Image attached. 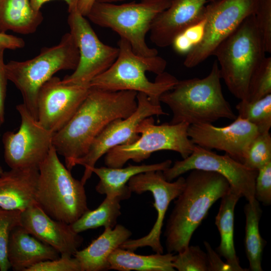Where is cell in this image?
<instances>
[{"label":"cell","mask_w":271,"mask_h":271,"mask_svg":"<svg viewBox=\"0 0 271 271\" xmlns=\"http://www.w3.org/2000/svg\"><path fill=\"white\" fill-rule=\"evenodd\" d=\"M138 92L111 91L91 87L67 123L54 133L52 146L70 171L83 157L96 137L111 121L125 118L136 110Z\"/></svg>","instance_id":"cell-1"},{"label":"cell","mask_w":271,"mask_h":271,"mask_svg":"<svg viewBox=\"0 0 271 271\" xmlns=\"http://www.w3.org/2000/svg\"><path fill=\"white\" fill-rule=\"evenodd\" d=\"M189 172L167 222L164 236L169 253H179L186 249L211 207L230 188L227 180L216 172L201 170Z\"/></svg>","instance_id":"cell-2"},{"label":"cell","mask_w":271,"mask_h":271,"mask_svg":"<svg viewBox=\"0 0 271 271\" xmlns=\"http://www.w3.org/2000/svg\"><path fill=\"white\" fill-rule=\"evenodd\" d=\"M118 54L113 64L89 83L91 87L117 91L142 92L155 104L160 98L171 90L178 80L165 70L167 61L158 55L144 56L136 54L130 44L120 38Z\"/></svg>","instance_id":"cell-3"},{"label":"cell","mask_w":271,"mask_h":271,"mask_svg":"<svg viewBox=\"0 0 271 271\" xmlns=\"http://www.w3.org/2000/svg\"><path fill=\"white\" fill-rule=\"evenodd\" d=\"M221 79L215 60L207 76L178 80L160 98V102L168 106L173 113L169 123L191 125L212 123L220 118L235 119L237 116L223 95Z\"/></svg>","instance_id":"cell-4"},{"label":"cell","mask_w":271,"mask_h":271,"mask_svg":"<svg viewBox=\"0 0 271 271\" xmlns=\"http://www.w3.org/2000/svg\"><path fill=\"white\" fill-rule=\"evenodd\" d=\"M265 48L254 14L215 49L221 78L236 98L247 100L250 78L264 58Z\"/></svg>","instance_id":"cell-5"},{"label":"cell","mask_w":271,"mask_h":271,"mask_svg":"<svg viewBox=\"0 0 271 271\" xmlns=\"http://www.w3.org/2000/svg\"><path fill=\"white\" fill-rule=\"evenodd\" d=\"M52 146L39 168L35 201L51 218L71 224L88 210L84 185L60 161Z\"/></svg>","instance_id":"cell-6"},{"label":"cell","mask_w":271,"mask_h":271,"mask_svg":"<svg viewBox=\"0 0 271 271\" xmlns=\"http://www.w3.org/2000/svg\"><path fill=\"white\" fill-rule=\"evenodd\" d=\"M79 60L77 46L70 33L56 45L43 48L39 55L24 61L6 63L8 80L20 91L23 104L37 119V101L41 86L61 70H74Z\"/></svg>","instance_id":"cell-7"},{"label":"cell","mask_w":271,"mask_h":271,"mask_svg":"<svg viewBox=\"0 0 271 271\" xmlns=\"http://www.w3.org/2000/svg\"><path fill=\"white\" fill-rule=\"evenodd\" d=\"M171 0H142L120 5L96 1L86 17L93 23L111 29L126 40L133 51L144 56H154L157 50L147 44L146 36L155 18Z\"/></svg>","instance_id":"cell-8"},{"label":"cell","mask_w":271,"mask_h":271,"mask_svg":"<svg viewBox=\"0 0 271 271\" xmlns=\"http://www.w3.org/2000/svg\"><path fill=\"white\" fill-rule=\"evenodd\" d=\"M189 125L185 122L156 125L152 116L147 117L137 128L139 138L132 143L110 150L105 155L104 163L109 167H122L129 160L140 163L162 150L177 152L185 159L192 153L195 146L188 135Z\"/></svg>","instance_id":"cell-9"},{"label":"cell","mask_w":271,"mask_h":271,"mask_svg":"<svg viewBox=\"0 0 271 271\" xmlns=\"http://www.w3.org/2000/svg\"><path fill=\"white\" fill-rule=\"evenodd\" d=\"M257 0H210L205 5V32L201 43L186 55L184 66L198 65L212 56L217 46L247 17L254 14Z\"/></svg>","instance_id":"cell-10"},{"label":"cell","mask_w":271,"mask_h":271,"mask_svg":"<svg viewBox=\"0 0 271 271\" xmlns=\"http://www.w3.org/2000/svg\"><path fill=\"white\" fill-rule=\"evenodd\" d=\"M16 109L21 119L19 129L7 131L2 136L5 161L11 169L39 170L52 146L54 133L45 128L23 103Z\"/></svg>","instance_id":"cell-11"},{"label":"cell","mask_w":271,"mask_h":271,"mask_svg":"<svg viewBox=\"0 0 271 271\" xmlns=\"http://www.w3.org/2000/svg\"><path fill=\"white\" fill-rule=\"evenodd\" d=\"M67 23L79 50V60L73 72L62 81L68 84H89L113 64L118 48L102 43L78 9L69 12Z\"/></svg>","instance_id":"cell-12"},{"label":"cell","mask_w":271,"mask_h":271,"mask_svg":"<svg viewBox=\"0 0 271 271\" xmlns=\"http://www.w3.org/2000/svg\"><path fill=\"white\" fill-rule=\"evenodd\" d=\"M137 98L138 106L134 112L125 118H117L110 122L94 140L87 153L76 161V165L85 168L81 179L84 185L92 176V170L101 157L112 148L132 143L139 138L136 129L142 121L154 115H168L160 104L153 103L145 94L138 92Z\"/></svg>","instance_id":"cell-13"},{"label":"cell","mask_w":271,"mask_h":271,"mask_svg":"<svg viewBox=\"0 0 271 271\" xmlns=\"http://www.w3.org/2000/svg\"><path fill=\"white\" fill-rule=\"evenodd\" d=\"M192 170L216 172L228 181L230 188L239 192L248 202L254 198L255 180L257 171L250 169L227 154L218 155L211 150L195 145L192 153L163 171L165 178L172 181Z\"/></svg>","instance_id":"cell-14"},{"label":"cell","mask_w":271,"mask_h":271,"mask_svg":"<svg viewBox=\"0 0 271 271\" xmlns=\"http://www.w3.org/2000/svg\"><path fill=\"white\" fill-rule=\"evenodd\" d=\"M185 183V178L182 176L173 182L167 181L162 171H148L132 177L127 183L130 190L138 194L151 192L157 216L153 227L146 235L136 239H128L119 247L134 251L139 248L149 246L155 252L163 253L161 235L165 215L170 203L181 193Z\"/></svg>","instance_id":"cell-15"},{"label":"cell","mask_w":271,"mask_h":271,"mask_svg":"<svg viewBox=\"0 0 271 271\" xmlns=\"http://www.w3.org/2000/svg\"><path fill=\"white\" fill-rule=\"evenodd\" d=\"M89 84H68L53 76L40 87L37 96V119L47 129L55 133L76 112L87 95Z\"/></svg>","instance_id":"cell-16"},{"label":"cell","mask_w":271,"mask_h":271,"mask_svg":"<svg viewBox=\"0 0 271 271\" xmlns=\"http://www.w3.org/2000/svg\"><path fill=\"white\" fill-rule=\"evenodd\" d=\"M259 133L254 125L238 116L225 126L199 123L190 125L188 129V137L194 144L209 150L224 151L242 164L249 145Z\"/></svg>","instance_id":"cell-17"},{"label":"cell","mask_w":271,"mask_h":271,"mask_svg":"<svg viewBox=\"0 0 271 271\" xmlns=\"http://www.w3.org/2000/svg\"><path fill=\"white\" fill-rule=\"evenodd\" d=\"M20 225L60 255L73 256L83 242L70 224L51 218L36 204L21 211Z\"/></svg>","instance_id":"cell-18"},{"label":"cell","mask_w":271,"mask_h":271,"mask_svg":"<svg viewBox=\"0 0 271 271\" xmlns=\"http://www.w3.org/2000/svg\"><path fill=\"white\" fill-rule=\"evenodd\" d=\"M209 0H171L170 6L155 18L150 39L158 47L171 45L175 37L204 16Z\"/></svg>","instance_id":"cell-19"},{"label":"cell","mask_w":271,"mask_h":271,"mask_svg":"<svg viewBox=\"0 0 271 271\" xmlns=\"http://www.w3.org/2000/svg\"><path fill=\"white\" fill-rule=\"evenodd\" d=\"M7 253L14 271H27L37 263L60 256L56 249L29 234L20 225L10 233Z\"/></svg>","instance_id":"cell-20"},{"label":"cell","mask_w":271,"mask_h":271,"mask_svg":"<svg viewBox=\"0 0 271 271\" xmlns=\"http://www.w3.org/2000/svg\"><path fill=\"white\" fill-rule=\"evenodd\" d=\"M38 170L11 169L0 174V207L24 211L36 204Z\"/></svg>","instance_id":"cell-21"},{"label":"cell","mask_w":271,"mask_h":271,"mask_svg":"<svg viewBox=\"0 0 271 271\" xmlns=\"http://www.w3.org/2000/svg\"><path fill=\"white\" fill-rule=\"evenodd\" d=\"M131 235V232L121 224L104 228L98 237L85 248L77 250L73 256L80 262L82 271L108 270L109 256Z\"/></svg>","instance_id":"cell-22"},{"label":"cell","mask_w":271,"mask_h":271,"mask_svg":"<svg viewBox=\"0 0 271 271\" xmlns=\"http://www.w3.org/2000/svg\"><path fill=\"white\" fill-rule=\"evenodd\" d=\"M172 163L171 160H167L156 164L129 165L126 167H95L93 173L99 179L95 190L106 196L118 198L121 201L126 200L132 194L127 185L132 177L151 171H164L171 166Z\"/></svg>","instance_id":"cell-23"},{"label":"cell","mask_w":271,"mask_h":271,"mask_svg":"<svg viewBox=\"0 0 271 271\" xmlns=\"http://www.w3.org/2000/svg\"><path fill=\"white\" fill-rule=\"evenodd\" d=\"M242 195L230 188L221 198V202L215 223L219 231L220 242L216 252L223 257L235 271H246L239 264L234 243V209Z\"/></svg>","instance_id":"cell-24"},{"label":"cell","mask_w":271,"mask_h":271,"mask_svg":"<svg viewBox=\"0 0 271 271\" xmlns=\"http://www.w3.org/2000/svg\"><path fill=\"white\" fill-rule=\"evenodd\" d=\"M43 20L30 0H0V32L8 31L23 35L36 32Z\"/></svg>","instance_id":"cell-25"},{"label":"cell","mask_w":271,"mask_h":271,"mask_svg":"<svg viewBox=\"0 0 271 271\" xmlns=\"http://www.w3.org/2000/svg\"><path fill=\"white\" fill-rule=\"evenodd\" d=\"M173 253L140 255L118 247L108 258L109 268L118 271H174Z\"/></svg>","instance_id":"cell-26"},{"label":"cell","mask_w":271,"mask_h":271,"mask_svg":"<svg viewBox=\"0 0 271 271\" xmlns=\"http://www.w3.org/2000/svg\"><path fill=\"white\" fill-rule=\"evenodd\" d=\"M245 227L244 247L249 262V270L262 271V254L265 240L261 237L259 230V222L262 210L259 202L255 199L244 206Z\"/></svg>","instance_id":"cell-27"},{"label":"cell","mask_w":271,"mask_h":271,"mask_svg":"<svg viewBox=\"0 0 271 271\" xmlns=\"http://www.w3.org/2000/svg\"><path fill=\"white\" fill-rule=\"evenodd\" d=\"M120 201L118 198L106 196L97 208L92 210L89 209L71 224L72 229L80 233L101 226L113 228L121 215Z\"/></svg>","instance_id":"cell-28"},{"label":"cell","mask_w":271,"mask_h":271,"mask_svg":"<svg viewBox=\"0 0 271 271\" xmlns=\"http://www.w3.org/2000/svg\"><path fill=\"white\" fill-rule=\"evenodd\" d=\"M235 108L238 115L254 125L259 133L269 132L271 127V94L253 101L240 100Z\"/></svg>","instance_id":"cell-29"},{"label":"cell","mask_w":271,"mask_h":271,"mask_svg":"<svg viewBox=\"0 0 271 271\" xmlns=\"http://www.w3.org/2000/svg\"><path fill=\"white\" fill-rule=\"evenodd\" d=\"M271 162V136L269 132L259 133L249 145L243 164L258 171Z\"/></svg>","instance_id":"cell-30"},{"label":"cell","mask_w":271,"mask_h":271,"mask_svg":"<svg viewBox=\"0 0 271 271\" xmlns=\"http://www.w3.org/2000/svg\"><path fill=\"white\" fill-rule=\"evenodd\" d=\"M21 211L0 207V271L11 268L8 258V245L13 229L20 225Z\"/></svg>","instance_id":"cell-31"},{"label":"cell","mask_w":271,"mask_h":271,"mask_svg":"<svg viewBox=\"0 0 271 271\" xmlns=\"http://www.w3.org/2000/svg\"><path fill=\"white\" fill-rule=\"evenodd\" d=\"M269 94H271V57H265L250 78L247 101H253Z\"/></svg>","instance_id":"cell-32"},{"label":"cell","mask_w":271,"mask_h":271,"mask_svg":"<svg viewBox=\"0 0 271 271\" xmlns=\"http://www.w3.org/2000/svg\"><path fill=\"white\" fill-rule=\"evenodd\" d=\"M206 19L205 16L193 24L177 35L171 45L176 52L187 55L202 41L205 32Z\"/></svg>","instance_id":"cell-33"},{"label":"cell","mask_w":271,"mask_h":271,"mask_svg":"<svg viewBox=\"0 0 271 271\" xmlns=\"http://www.w3.org/2000/svg\"><path fill=\"white\" fill-rule=\"evenodd\" d=\"M172 264L179 271H208L206 253L198 245H189L177 253Z\"/></svg>","instance_id":"cell-34"},{"label":"cell","mask_w":271,"mask_h":271,"mask_svg":"<svg viewBox=\"0 0 271 271\" xmlns=\"http://www.w3.org/2000/svg\"><path fill=\"white\" fill-rule=\"evenodd\" d=\"M266 53L271 52V0H257L254 13Z\"/></svg>","instance_id":"cell-35"},{"label":"cell","mask_w":271,"mask_h":271,"mask_svg":"<svg viewBox=\"0 0 271 271\" xmlns=\"http://www.w3.org/2000/svg\"><path fill=\"white\" fill-rule=\"evenodd\" d=\"M254 198L264 205L271 204V162L257 171L255 180Z\"/></svg>","instance_id":"cell-36"},{"label":"cell","mask_w":271,"mask_h":271,"mask_svg":"<svg viewBox=\"0 0 271 271\" xmlns=\"http://www.w3.org/2000/svg\"><path fill=\"white\" fill-rule=\"evenodd\" d=\"M27 271H82V268L74 256L60 255L56 259L37 263Z\"/></svg>","instance_id":"cell-37"},{"label":"cell","mask_w":271,"mask_h":271,"mask_svg":"<svg viewBox=\"0 0 271 271\" xmlns=\"http://www.w3.org/2000/svg\"><path fill=\"white\" fill-rule=\"evenodd\" d=\"M204 244L206 250L208 271H235L231 265L221 259L209 242L204 241Z\"/></svg>","instance_id":"cell-38"},{"label":"cell","mask_w":271,"mask_h":271,"mask_svg":"<svg viewBox=\"0 0 271 271\" xmlns=\"http://www.w3.org/2000/svg\"><path fill=\"white\" fill-rule=\"evenodd\" d=\"M5 50L0 47V125L5 122V104L9 80L6 71V63L4 58Z\"/></svg>","instance_id":"cell-39"},{"label":"cell","mask_w":271,"mask_h":271,"mask_svg":"<svg viewBox=\"0 0 271 271\" xmlns=\"http://www.w3.org/2000/svg\"><path fill=\"white\" fill-rule=\"evenodd\" d=\"M23 39L17 36L0 32V47L9 50L22 48L25 46Z\"/></svg>","instance_id":"cell-40"},{"label":"cell","mask_w":271,"mask_h":271,"mask_svg":"<svg viewBox=\"0 0 271 271\" xmlns=\"http://www.w3.org/2000/svg\"><path fill=\"white\" fill-rule=\"evenodd\" d=\"M52 0H30L31 5L33 9L36 12H40L42 6L46 3ZM66 3L68 6V12L78 9L79 0H62Z\"/></svg>","instance_id":"cell-41"},{"label":"cell","mask_w":271,"mask_h":271,"mask_svg":"<svg viewBox=\"0 0 271 271\" xmlns=\"http://www.w3.org/2000/svg\"><path fill=\"white\" fill-rule=\"evenodd\" d=\"M96 0H79L77 9L84 17H86Z\"/></svg>","instance_id":"cell-42"},{"label":"cell","mask_w":271,"mask_h":271,"mask_svg":"<svg viewBox=\"0 0 271 271\" xmlns=\"http://www.w3.org/2000/svg\"><path fill=\"white\" fill-rule=\"evenodd\" d=\"M124 0H96L97 2H108V3H115L117 2H120Z\"/></svg>","instance_id":"cell-43"},{"label":"cell","mask_w":271,"mask_h":271,"mask_svg":"<svg viewBox=\"0 0 271 271\" xmlns=\"http://www.w3.org/2000/svg\"><path fill=\"white\" fill-rule=\"evenodd\" d=\"M3 169L2 168V167H1V166L0 165V174H2L3 172Z\"/></svg>","instance_id":"cell-44"}]
</instances>
